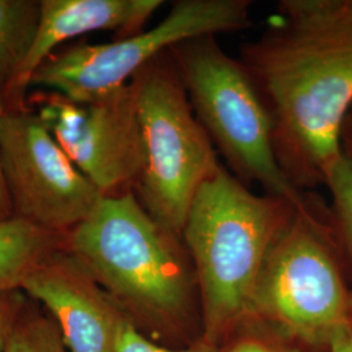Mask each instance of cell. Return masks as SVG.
Here are the masks:
<instances>
[{"instance_id":"1","label":"cell","mask_w":352,"mask_h":352,"mask_svg":"<svg viewBox=\"0 0 352 352\" xmlns=\"http://www.w3.org/2000/svg\"><path fill=\"white\" fill-rule=\"evenodd\" d=\"M239 60L270 113L283 174L302 192L325 186L352 110L351 0H280Z\"/></svg>"},{"instance_id":"2","label":"cell","mask_w":352,"mask_h":352,"mask_svg":"<svg viewBox=\"0 0 352 352\" xmlns=\"http://www.w3.org/2000/svg\"><path fill=\"white\" fill-rule=\"evenodd\" d=\"M294 208L253 193L225 166L197 192L182 239L201 295L204 340L218 344L252 315L265 261Z\"/></svg>"},{"instance_id":"3","label":"cell","mask_w":352,"mask_h":352,"mask_svg":"<svg viewBox=\"0 0 352 352\" xmlns=\"http://www.w3.org/2000/svg\"><path fill=\"white\" fill-rule=\"evenodd\" d=\"M64 248L88 269L132 322L164 327L187 312L195 269L183 239L160 225L135 193L102 197L65 235Z\"/></svg>"},{"instance_id":"4","label":"cell","mask_w":352,"mask_h":352,"mask_svg":"<svg viewBox=\"0 0 352 352\" xmlns=\"http://www.w3.org/2000/svg\"><path fill=\"white\" fill-rule=\"evenodd\" d=\"M170 51L193 111L228 171L244 184H260L266 195L302 205L307 195L278 164L270 113L239 59L215 36L193 38Z\"/></svg>"},{"instance_id":"5","label":"cell","mask_w":352,"mask_h":352,"mask_svg":"<svg viewBox=\"0 0 352 352\" xmlns=\"http://www.w3.org/2000/svg\"><path fill=\"white\" fill-rule=\"evenodd\" d=\"M170 50L129 81L146 155L135 195L160 225L182 238L197 192L223 164L193 111Z\"/></svg>"},{"instance_id":"6","label":"cell","mask_w":352,"mask_h":352,"mask_svg":"<svg viewBox=\"0 0 352 352\" xmlns=\"http://www.w3.org/2000/svg\"><path fill=\"white\" fill-rule=\"evenodd\" d=\"M324 202L307 196L294 208L265 261L252 315L282 336L325 346L350 321V292L340 269L329 223L318 215Z\"/></svg>"},{"instance_id":"7","label":"cell","mask_w":352,"mask_h":352,"mask_svg":"<svg viewBox=\"0 0 352 352\" xmlns=\"http://www.w3.org/2000/svg\"><path fill=\"white\" fill-rule=\"evenodd\" d=\"M251 8L250 0H179L157 25L138 36L52 54L38 67L30 88L72 101L97 100L126 85L142 67L179 43L250 29Z\"/></svg>"},{"instance_id":"8","label":"cell","mask_w":352,"mask_h":352,"mask_svg":"<svg viewBox=\"0 0 352 352\" xmlns=\"http://www.w3.org/2000/svg\"><path fill=\"white\" fill-rule=\"evenodd\" d=\"M0 168L13 217L67 235L101 193L34 111L8 109L0 129Z\"/></svg>"},{"instance_id":"9","label":"cell","mask_w":352,"mask_h":352,"mask_svg":"<svg viewBox=\"0 0 352 352\" xmlns=\"http://www.w3.org/2000/svg\"><path fill=\"white\" fill-rule=\"evenodd\" d=\"M34 113L102 197L135 193L146 155L131 82L88 102L43 94Z\"/></svg>"},{"instance_id":"10","label":"cell","mask_w":352,"mask_h":352,"mask_svg":"<svg viewBox=\"0 0 352 352\" xmlns=\"http://www.w3.org/2000/svg\"><path fill=\"white\" fill-rule=\"evenodd\" d=\"M21 289L49 311L68 352H116L129 317L64 247L38 265Z\"/></svg>"},{"instance_id":"11","label":"cell","mask_w":352,"mask_h":352,"mask_svg":"<svg viewBox=\"0 0 352 352\" xmlns=\"http://www.w3.org/2000/svg\"><path fill=\"white\" fill-rule=\"evenodd\" d=\"M162 4L161 0H41L37 34L4 97L6 106L11 102V110L24 109L23 98L34 72L65 41L100 30L115 32L118 39L138 36Z\"/></svg>"},{"instance_id":"12","label":"cell","mask_w":352,"mask_h":352,"mask_svg":"<svg viewBox=\"0 0 352 352\" xmlns=\"http://www.w3.org/2000/svg\"><path fill=\"white\" fill-rule=\"evenodd\" d=\"M64 243L65 235L21 218L0 219V294L21 289L26 277Z\"/></svg>"},{"instance_id":"13","label":"cell","mask_w":352,"mask_h":352,"mask_svg":"<svg viewBox=\"0 0 352 352\" xmlns=\"http://www.w3.org/2000/svg\"><path fill=\"white\" fill-rule=\"evenodd\" d=\"M41 1L0 0V90L3 98L25 63L37 34Z\"/></svg>"},{"instance_id":"14","label":"cell","mask_w":352,"mask_h":352,"mask_svg":"<svg viewBox=\"0 0 352 352\" xmlns=\"http://www.w3.org/2000/svg\"><path fill=\"white\" fill-rule=\"evenodd\" d=\"M28 299V298H26ZM6 352H68L54 320L25 300L10 334Z\"/></svg>"},{"instance_id":"15","label":"cell","mask_w":352,"mask_h":352,"mask_svg":"<svg viewBox=\"0 0 352 352\" xmlns=\"http://www.w3.org/2000/svg\"><path fill=\"white\" fill-rule=\"evenodd\" d=\"M325 187L330 193L333 228L352 272V160L344 153L329 170Z\"/></svg>"},{"instance_id":"16","label":"cell","mask_w":352,"mask_h":352,"mask_svg":"<svg viewBox=\"0 0 352 352\" xmlns=\"http://www.w3.org/2000/svg\"><path fill=\"white\" fill-rule=\"evenodd\" d=\"M116 352H221L218 350L217 344H214L209 340H204L189 346L187 349L182 350H171L162 347L154 342H151L149 338H146L136 324H133L129 318L124 322L122 327L119 340H118V346H116Z\"/></svg>"},{"instance_id":"17","label":"cell","mask_w":352,"mask_h":352,"mask_svg":"<svg viewBox=\"0 0 352 352\" xmlns=\"http://www.w3.org/2000/svg\"><path fill=\"white\" fill-rule=\"evenodd\" d=\"M23 289L0 294V352H6L13 324L26 300Z\"/></svg>"},{"instance_id":"18","label":"cell","mask_w":352,"mask_h":352,"mask_svg":"<svg viewBox=\"0 0 352 352\" xmlns=\"http://www.w3.org/2000/svg\"><path fill=\"white\" fill-rule=\"evenodd\" d=\"M225 352H286L273 340H264L254 336H247L239 338Z\"/></svg>"},{"instance_id":"19","label":"cell","mask_w":352,"mask_h":352,"mask_svg":"<svg viewBox=\"0 0 352 352\" xmlns=\"http://www.w3.org/2000/svg\"><path fill=\"white\" fill-rule=\"evenodd\" d=\"M327 352H352V324L340 327L327 343Z\"/></svg>"},{"instance_id":"20","label":"cell","mask_w":352,"mask_h":352,"mask_svg":"<svg viewBox=\"0 0 352 352\" xmlns=\"http://www.w3.org/2000/svg\"><path fill=\"white\" fill-rule=\"evenodd\" d=\"M7 106L6 102L3 98L1 90H0V129H1V123L4 119V115L7 113ZM13 217L12 205H11V200L8 196V192L4 184V179L1 175V168H0V219H6V218H11Z\"/></svg>"},{"instance_id":"21","label":"cell","mask_w":352,"mask_h":352,"mask_svg":"<svg viewBox=\"0 0 352 352\" xmlns=\"http://www.w3.org/2000/svg\"><path fill=\"white\" fill-rule=\"evenodd\" d=\"M340 145H342V151L352 160V110L347 115L342 128Z\"/></svg>"},{"instance_id":"22","label":"cell","mask_w":352,"mask_h":352,"mask_svg":"<svg viewBox=\"0 0 352 352\" xmlns=\"http://www.w3.org/2000/svg\"><path fill=\"white\" fill-rule=\"evenodd\" d=\"M350 321L352 324V291L350 292Z\"/></svg>"},{"instance_id":"23","label":"cell","mask_w":352,"mask_h":352,"mask_svg":"<svg viewBox=\"0 0 352 352\" xmlns=\"http://www.w3.org/2000/svg\"><path fill=\"white\" fill-rule=\"evenodd\" d=\"M351 4H352V0H351Z\"/></svg>"}]
</instances>
